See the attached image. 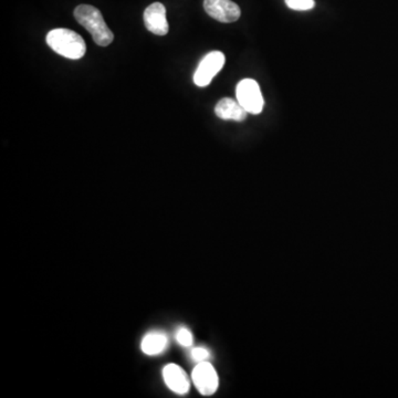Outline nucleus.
Masks as SVG:
<instances>
[{
    "instance_id": "6e6552de",
    "label": "nucleus",
    "mask_w": 398,
    "mask_h": 398,
    "mask_svg": "<svg viewBox=\"0 0 398 398\" xmlns=\"http://www.w3.org/2000/svg\"><path fill=\"white\" fill-rule=\"evenodd\" d=\"M163 377L167 388L180 395L187 393L191 388L189 375L183 368L176 364H168L165 366L163 370Z\"/></svg>"
},
{
    "instance_id": "9b49d317",
    "label": "nucleus",
    "mask_w": 398,
    "mask_h": 398,
    "mask_svg": "<svg viewBox=\"0 0 398 398\" xmlns=\"http://www.w3.org/2000/svg\"><path fill=\"white\" fill-rule=\"evenodd\" d=\"M286 5L292 10L306 11L314 8V0H284Z\"/></svg>"
},
{
    "instance_id": "f257e3e1",
    "label": "nucleus",
    "mask_w": 398,
    "mask_h": 398,
    "mask_svg": "<svg viewBox=\"0 0 398 398\" xmlns=\"http://www.w3.org/2000/svg\"><path fill=\"white\" fill-rule=\"evenodd\" d=\"M74 17L82 27L91 33L93 40L98 46H107L112 44L114 35L104 21L101 11L90 5L78 6Z\"/></svg>"
},
{
    "instance_id": "9d476101",
    "label": "nucleus",
    "mask_w": 398,
    "mask_h": 398,
    "mask_svg": "<svg viewBox=\"0 0 398 398\" xmlns=\"http://www.w3.org/2000/svg\"><path fill=\"white\" fill-rule=\"evenodd\" d=\"M166 347L167 338L163 333H150L143 338L142 349L145 354H159Z\"/></svg>"
},
{
    "instance_id": "7ed1b4c3",
    "label": "nucleus",
    "mask_w": 398,
    "mask_h": 398,
    "mask_svg": "<svg viewBox=\"0 0 398 398\" xmlns=\"http://www.w3.org/2000/svg\"><path fill=\"white\" fill-rule=\"evenodd\" d=\"M238 102L251 114H260L265 107V100L258 83L252 79H243L236 89Z\"/></svg>"
},
{
    "instance_id": "20e7f679",
    "label": "nucleus",
    "mask_w": 398,
    "mask_h": 398,
    "mask_svg": "<svg viewBox=\"0 0 398 398\" xmlns=\"http://www.w3.org/2000/svg\"><path fill=\"white\" fill-rule=\"evenodd\" d=\"M224 53L220 51H211L199 63L194 74V82L197 87H205L210 85L214 78L217 76L221 69L224 68Z\"/></svg>"
},
{
    "instance_id": "1a4fd4ad",
    "label": "nucleus",
    "mask_w": 398,
    "mask_h": 398,
    "mask_svg": "<svg viewBox=\"0 0 398 398\" xmlns=\"http://www.w3.org/2000/svg\"><path fill=\"white\" fill-rule=\"evenodd\" d=\"M215 113L221 120H232L243 122L247 119L248 112L243 109V105L234 98H221L215 107Z\"/></svg>"
},
{
    "instance_id": "f8f14e48",
    "label": "nucleus",
    "mask_w": 398,
    "mask_h": 398,
    "mask_svg": "<svg viewBox=\"0 0 398 398\" xmlns=\"http://www.w3.org/2000/svg\"><path fill=\"white\" fill-rule=\"evenodd\" d=\"M176 338H178V343H180V345H183V347H191V344H193V341H194L191 331L187 330L185 327L178 331Z\"/></svg>"
},
{
    "instance_id": "f03ea898",
    "label": "nucleus",
    "mask_w": 398,
    "mask_h": 398,
    "mask_svg": "<svg viewBox=\"0 0 398 398\" xmlns=\"http://www.w3.org/2000/svg\"><path fill=\"white\" fill-rule=\"evenodd\" d=\"M46 44L55 53L71 60L81 59L87 52L83 38L79 33L66 28H58L50 31L46 35Z\"/></svg>"
},
{
    "instance_id": "39448f33",
    "label": "nucleus",
    "mask_w": 398,
    "mask_h": 398,
    "mask_svg": "<svg viewBox=\"0 0 398 398\" xmlns=\"http://www.w3.org/2000/svg\"><path fill=\"white\" fill-rule=\"evenodd\" d=\"M191 379L196 386L197 390L202 395L210 396L218 390L219 377L214 366L207 361L198 363L194 368Z\"/></svg>"
},
{
    "instance_id": "423d86ee",
    "label": "nucleus",
    "mask_w": 398,
    "mask_h": 398,
    "mask_svg": "<svg viewBox=\"0 0 398 398\" xmlns=\"http://www.w3.org/2000/svg\"><path fill=\"white\" fill-rule=\"evenodd\" d=\"M204 9L211 18L224 24L237 21L241 15L239 6L232 0H205Z\"/></svg>"
},
{
    "instance_id": "ddd939ff",
    "label": "nucleus",
    "mask_w": 398,
    "mask_h": 398,
    "mask_svg": "<svg viewBox=\"0 0 398 398\" xmlns=\"http://www.w3.org/2000/svg\"><path fill=\"white\" fill-rule=\"evenodd\" d=\"M209 351L208 349H204V347H196V349H193L191 352V356L194 358L196 362H205L209 358Z\"/></svg>"
},
{
    "instance_id": "0eeeda50",
    "label": "nucleus",
    "mask_w": 398,
    "mask_h": 398,
    "mask_svg": "<svg viewBox=\"0 0 398 398\" xmlns=\"http://www.w3.org/2000/svg\"><path fill=\"white\" fill-rule=\"evenodd\" d=\"M145 27L156 36H166L169 26L166 19V8L161 3L148 6L144 11Z\"/></svg>"
}]
</instances>
